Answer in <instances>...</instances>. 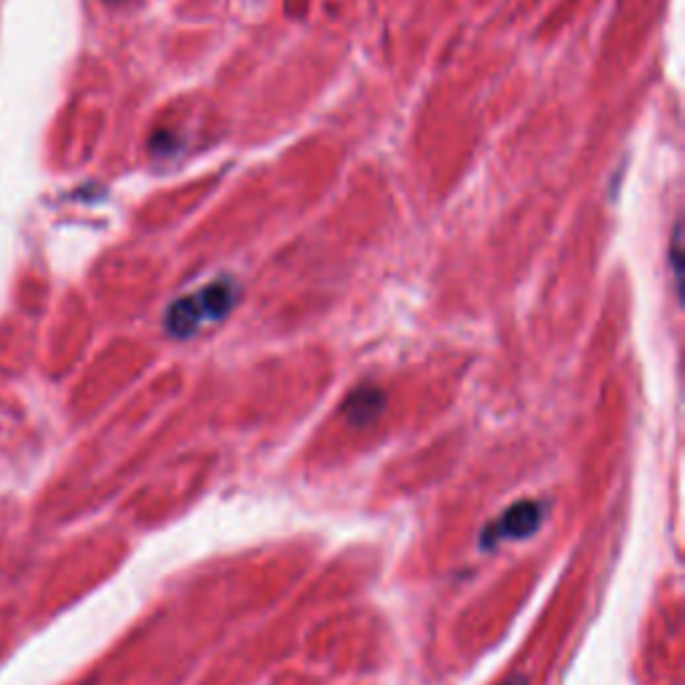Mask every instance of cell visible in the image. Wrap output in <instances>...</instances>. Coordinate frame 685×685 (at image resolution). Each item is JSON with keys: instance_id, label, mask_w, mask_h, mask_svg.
Here are the masks:
<instances>
[{"instance_id": "obj_1", "label": "cell", "mask_w": 685, "mask_h": 685, "mask_svg": "<svg viewBox=\"0 0 685 685\" xmlns=\"http://www.w3.org/2000/svg\"><path fill=\"white\" fill-rule=\"evenodd\" d=\"M236 303V290L228 281H214V284L204 287L195 295L180 297L177 303L169 305L167 311V329L175 338H188L193 329L204 322L223 319Z\"/></svg>"}, {"instance_id": "obj_2", "label": "cell", "mask_w": 685, "mask_h": 685, "mask_svg": "<svg viewBox=\"0 0 685 685\" xmlns=\"http://www.w3.org/2000/svg\"><path fill=\"white\" fill-rule=\"evenodd\" d=\"M543 523V506L538 501H517L509 509L501 514L495 523L482 530V547L495 549L506 538H528L534 536Z\"/></svg>"}, {"instance_id": "obj_3", "label": "cell", "mask_w": 685, "mask_h": 685, "mask_svg": "<svg viewBox=\"0 0 685 685\" xmlns=\"http://www.w3.org/2000/svg\"><path fill=\"white\" fill-rule=\"evenodd\" d=\"M385 407V394L375 385H362V389L353 391L351 396L343 405V415L351 426H370L372 420H378V415Z\"/></svg>"}, {"instance_id": "obj_4", "label": "cell", "mask_w": 685, "mask_h": 685, "mask_svg": "<svg viewBox=\"0 0 685 685\" xmlns=\"http://www.w3.org/2000/svg\"><path fill=\"white\" fill-rule=\"evenodd\" d=\"M501 685H528V681H525L523 675H514V677H509V681H504Z\"/></svg>"}]
</instances>
